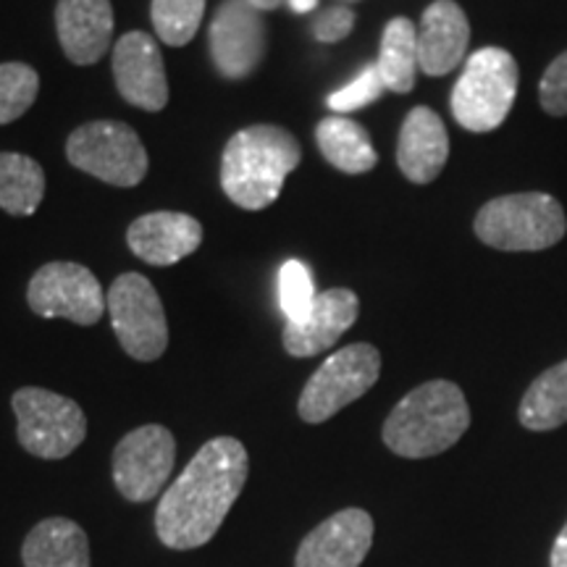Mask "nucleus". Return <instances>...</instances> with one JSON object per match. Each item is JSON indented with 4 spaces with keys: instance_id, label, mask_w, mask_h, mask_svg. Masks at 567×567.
Returning <instances> with one entry per match:
<instances>
[{
    "instance_id": "nucleus-1",
    "label": "nucleus",
    "mask_w": 567,
    "mask_h": 567,
    "mask_svg": "<svg viewBox=\"0 0 567 567\" xmlns=\"http://www.w3.org/2000/svg\"><path fill=\"white\" fill-rule=\"evenodd\" d=\"M247 450L239 439L203 444L182 476L161 494L155 530L168 549H197L221 528L247 481Z\"/></svg>"
},
{
    "instance_id": "nucleus-2",
    "label": "nucleus",
    "mask_w": 567,
    "mask_h": 567,
    "mask_svg": "<svg viewBox=\"0 0 567 567\" xmlns=\"http://www.w3.org/2000/svg\"><path fill=\"white\" fill-rule=\"evenodd\" d=\"M300 142L281 126L255 124L229 140L221 161V184L234 205L264 210L281 195L287 176L300 166Z\"/></svg>"
},
{
    "instance_id": "nucleus-3",
    "label": "nucleus",
    "mask_w": 567,
    "mask_h": 567,
    "mask_svg": "<svg viewBox=\"0 0 567 567\" xmlns=\"http://www.w3.org/2000/svg\"><path fill=\"white\" fill-rule=\"evenodd\" d=\"M467 425L471 408L463 389L452 381H429L389 413L384 444L400 457H434L455 446Z\"/></svg>"
},
{
    "instance_id": "nucleus-4",
    "label": "nucleus",
    "mask_w": 567,
    "mask_h": 567,
    "mask_svg": "<svg viewBox=\"0 0 567 567\" xmlns=\"http://www.w3.org/2000/svg\"><path fill=\"white\" fill-rule=\"evenodd\" d=\"M476 237L502 252H538L555 247L567 231L563 205L544 193H517L488 200L478 210Z\"/></svg>"
},
{
    "instance_id": "nucleus-5",
    "label": "nucleus",
    "mask_w": 567,
    "mask_h": 567,
    "mask_svg": "<svg viewBox=\"0 0 567 567\" xmlns=\"http://www.w3.org/2000/svg\"><path fill=\"white\" fill-rule=\"evenodd\" d=\"M517 63L505 48H481L467 55L452 90V113L467 132H494L505 124L517 95Z\"/></svg>"
},
{
    "instance_id": "nucleus-6",
    "label": "nucleus",
    "mask_w": 567,
    "mask_h": 567,
    "mask_svg": "<svg viewBox=\"0 0 567 567\" xmlns=\"http://www.w3.org/2000/svg\"><path fill=\"white\" fill-rule=\"evenodd\" d=\"M19 444L34 457L63 460L87 436V417L69 396L24 386L13 394Z\"/></svg>"
},
{
    "instance_id": "nucleus-7",
    "label": "nucleus",
    "mask_w": 567,
    "mask_h": 567,
    "mask_svg": "<svg viewBox=\"0 0 567 567\" xmlns=\"http://www.w3.org/2000/svg\"><path fill=\"white\" fill-rule=\"evenodd\" d=\"M381 373V354L373 344H350L326 358L300 396V417L305 423H323L339 410L360 400Z\"/></svg>"
},
{
    "instance_id": "nucleus-8",
    "label": "nucleus",
    "mask_w": 567,
    "mask_h": 567,
    "mask_svg": "<svg viewBox=\"0 0 567 567\" xmlns=\"http://www.w3.org/2000/svg\"><path fill=\"white\" fill-rule=\"evenodd\" d=\"M71 166L116 187H134L147 174V153L140 134L122 122H92L71 132Z\"/></svg>"
},
{
    "instance_id": "nucleus-9",
    "label": "nucleus",
    "mask_w": 567,
    "mask_h": 567,
    "mask_svg": "<svg viewBox=\"0 0 567 567\" xmlns=\"http://www.w3.org/2000/svg\"><path fill=\"white\" fill-rule=\"evenodd\" d=\"M109 313L118 342L134 360L151 363L168 347V323L158 292L145 276L124 274L111 284Z\"/></svg>"
},
{
    "instance_id": "nucleus-10",
    "label": "nucleus",
    "mask_w": 567,
    "mask_h": 567,
    "mask_svg": "<svg viewBox=\"0 0 567 567\" xmlns=\"http://www.w3.org/2000/svg\"><path fill=\"white\" fill-rule=\"evenodd\" d=\"M176 463L174 434L163 425H142L113 452V484L130 502H151L163 492Z\"/></svg>"
},
{
    "instance_id": "nucleus-11",
    "label": "nucleus",
    "mask_w": 567,
    "mask_h": 567,
    "mask_svg": "<svg viewBox=\"0 0 567 567\" xmlns=\"http://www.w3.org/2000/svg\"><path fill=\"white\" fill-rule=\"evenodd\" d=\"M27 302L42 318H66L80 326L101 321L109 310L95 274L80 264H48L32 276Z\"/></svg>"
},
{
    "instance_id": "nucleus-12",
    "label": "nucleus",
    "mask_w": 567,
    "mask_h": 567,
    "mask_svg": "<svg viewBox=\"0 0 567 567\" xmlns=\"http://www.w3.org/2000/svg\"><path fill=\"white\" fill-rule=\"evenodd\" d=\"M264 11L245 0H224L210 21V55L216 69L229 80H245L266 55Z\"/></svg>"
},
{
    "instance_id": "nucleus-13",
    "label": "nucleus",
    "mask_w": 567,
    "mask_h": 567,
    "mask_svg": "<svg viewBox=\"0 0 567 567\" xmlns=\"http://www.w3.org/2000/svg\"><path fill=\"white\" fill-rule=\"evenodd\" d=\"M113 74L126 103L142 111H163L168 103V82L158 42L145 32H126L113 48Z\"/></svg>"
},
{
    "instance_id": "nucleus-14",
    "label": "nucleus",
    "mask_w": 567,
    "mask_h": 567,
    "mask_svg": "<svg viewBox=\"0 0 567 567\" xmlns=\"http://www.w3.org/2000/svg\"><path fill=\"white\" fill-rule=\"evenodd\" d=\"M371 544V515L358 507L342 509L305 536L295 567H360Z\"/></svg>"
},
{
    "instance_id": "nucleus-15",
    "label": "nucleus",
    "mask_w": 567,
    "mask_h": 567,
    "mask_svg": "<svg viewBox=\"0 0 567 567\" xmlns=\"http://www.w3.org/2000/svg\"><path fill=\"white\" fill-rule=\"evenodd\" d=\"M471 24L455 0H436L423 11L417 27V66L425 76H444L463 63Z\"/></svg>"
},
{
    "instance_id": "nucleus-16",
    "label": "nucleus",
    "mask_w": 567,
    "mask_h": 567,
    "mask_svg": "<svg viewBox=\"0 0 567 567\" xmlns=\"http://www.w3.org/2000/svg\"><path fill=\"white\" fill-rule=\"evenodd\" d=\"M126 243L145 264L174 266L203 245V226L187 213H147L130 226Z\"/></svg>"
},
{
    "instance_id": "nucleus-17",
    "label": "nucleus",
    "mask_w": 567,
    "mask_h": 567,
    "mask_svg": "<svg viewBox=\"0 0 567 567\" xmlns=\"http://www.w3.org/2000/svg\"><path fill=\"white\" fill-rule=\"evenodd\" d=\"M360 316V300L352 289H329L316 297L302 323L284 326V347L295 358H313L339 342Z\"/></svg>"
},
{
    "instance_id": "nucleus-18",
    "label": "nucleus",
    "mask_w": 567,
    "mask_h": 567,
    "mask_svg": "<svg viewBox=\"0 0 567 567\" xmlns=\"http://www.w3.org/2000/svg\"><path fill=\"white\" fill-rule=\"evenodd\" d=\"M55 30L71 63L90 66L101 61L113 34L111 0H59Z\"/></svg>"
},
{
    "instance_id": "nucleus-19",
    "label": "nucleus",
    "mask_w": 567,
    "mask_h": 567,
    "mask_svg": "<svg viewBox=\"0 0 567 567\" xmlns=\"http://www.w3.org/2000/svg\"><path fill=\"white\" fill-rule=\"evenodd\" d=\"M450 158V134L439 113L417 105L408 113L396 142V166L413 184H429L444 172Z\"/></svg>"
},
{
    "instance_id": "nucleus-20",
    "label": "nucleus",
    "mask_w": 567,
    "mask_h": 567,
    "mask_svg": "<svg viewBox=\"0 0 567 567\" xmlns=\"http://www.w3.org/2000/svg\"><path fill=\"white\" fill-rule=\"evenodd\" d=\"M24 567H90L87 534L69 517L38 523L21 547Z\"/></svg>"
},
{
    "instance_id": "nucleus-21",
    "label": "nucleus",
    "mask_w": 567,
    "mask_h": 567,
    "mask_svg": "<svg viewBox=\"0 0 567 567\" xmlns=\"http://www.w3.org/2000/svg\"><path fill=\"white\" fill-rule=\"evenodd\" d=\"M316 142L323 158L344 174H365L379 163L368 132L347 116L323 118L316 126Z\"/></svg>"
},
{
    "instance_id": "nucleus-22",
    "label": "nucleus",
    "mask_w": 567,
    "mask_h": 567,
    "mask_svg": "<svg viewBox=\"0 0 567 567\" xmlns=\"http://www.w3.org/2000/svg\"><path fill=\"white\" fill-rule=\"evenodd\" d=\"M386 90L405 95L415 87L417 76V30L405 17H396L384 27L379 61H375Z\"/></svg>"
},
{
    "instance_id": "nucleus-23",
    "label": "nucleus",
    "mask_w": 567,
    "mask_h": 567,
    "mask_svg": "<svg viewBox=\"0 0 567 567\" xmlns=\"http://www.w3.org/2000/svg\"><path fill=\"white\" fill-rule=\"evenodd\" d=\"M45 195V174L38 161L0 153V208L11 216H32Z\"/></svg>"
},
{
    "instance_id": "nucleus-24",
    "label": "nucleus",
    "mask_w": 567,
    "mask_h": 567,
    "mask_svg": "<svg viewBox=\"0 0 567 567\" xmlns=\"http://www.w3.org/2000/svg\"><path fill=\"white\" fill-rule=\"evenodd\" d=\"M520 423L530 431H551L567 423V360L528 386L520 402Z\"/></svg>"
},
{
    "instance_id": "nucleus-25",
    "label": "nucleus",
    "mask_w": 567,
    "mask_h": 567,
    "mask_svg": "<svg viewBox=\"0 0 567 567\" xmlns=\"http://www.w3.org/2000/svg\"><path fill=\"white\" fill-rule=\"evenodd\" d=\"M205 0H153V27L166 45L182 48L203 24Z\"/></svg>"
},
{
    "instance_id": "nucleus-26",
    "label": "nucleus",
    "mask_w": 567,
    "mask_h": 567,
    "mask_svg": "<svg viewBox=\"0 0 567 567\" xmlns=\"http://www.w3.org/2000/svg\"><path fill=\"white\" fill-rule=\"evenodd\" d=\"M40 90L38 71L27 63H0V124L17 122L32 109Z\"/></svg>"
},
{
    "instance_id": "nucleus-27",
    "label": "nucleus",
    "mask_w": 567,
    "mask_h": 567,
    "mask_svg": "<svg viewBox=\"0 0 567 567\" xmlns=\"http://www.w3.org/2000/svg\"><path fill=\"white\" fill-rule=\"evenodd\" d=\"M316 297L310 268L300 260H287L279 271V302L287 323H302L313 310Z\"/></svg>"
},
{
    "instance_id": "nucleus-28",
    "label": "nucleus",
    "mask_w": 567,
    "mask_h": 567,
    "mask_svg": "<svg viewBox=\"0 0 567 567\" xmlns=\"http://www.w3.org/2000/svg\"><path fill=\"white\" fill-rule=\"evenodd\" d=\"M386 84L381 80L379 69L373 66H365L360 71L354 80L347 84V87L331 92L329 95V109L337 113V116H344V113H352V111H360L365 109V105H371L379 101L381 95H384Z\"/></svg>"
},
{
    "instance_id": "nucleus-29",
    "label": "nucleus",
    "mask_w": 567,
    "mask_h": 567,
    "mask_svg": "<svg viewBox=\"0 0 567 567\" xmlns=\"http://www.w3.org/2000/svg\"><path fill=\"white\" fill-rule=\"evenodd\" d=\"M538 103L549 116H567V51L559 53L538 82Z\"/></svg>"
},
{
    "instance_id": "nucleus-30",
    "label": "nucleus",
    "mask_w": 567,
    "mask_h": 567,
    "mask_svg": "<svg viewBox=\"0 0 567 567\" xmlns=\"http://www.w3.org/2000/svg\"><path fill=\"white\" fill-rule=\"evenodd\" d=\"M354 27V13L344 6H334V9H326L313 19V34L321 42H339L352 32Z\"/></svg>"
},
{
    "instance_id": "nucleus-31",
    "label": "nucleus",
    "mask_w": 567,
    "mask_h": 567,
    "mask_svg": "<svg viewBox=\"0 0 567 567\" xmlns=\"http://www.w3.org/2000/svg\"><path fill=\"white\" fill-rule=\"evenodd\" d=\"M551 567H567V523L551 547Z\"/></svg>"
},
{
    "instance_id": "nucleus-32",
    "label": "nucleus",
    "mask_w": 567,
    "mask_h": 567,
    "mask_svg": "<svg viewBox=\"0 0 567 567\" xmlns=\"http://www.w3.org/2000/svg\"><path fill=\"white\" fill-rule=\"evenodd\" d=\"M287 3L295 13H310V11H316L318 0H287Z\"/></svg>"
},
{
    "instance_id": "nucleus-33",
    "label": "nucleus",
    "mask_w": 567,
    "mask_h": 567,
    "mask_svg": "<svg viewBox=\"0 0 567 567\" xmlns=\"http://www.w3.org/2000/svg\"><path fill=\"white\" fill-rule=\"evenodd\" d=\"M245 3H250L252 9H258V11H274V9H279L284 0H245Z\"/></svg>"
}]
</instances>
